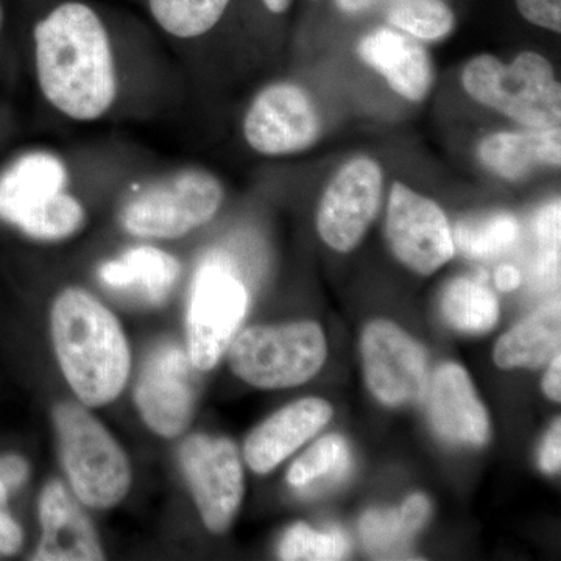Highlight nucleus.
<instances>
[{
	"label": "nucleus",
	"mask_w": 561,
	"mask_h": 561,
	"mask_svg": "<svg viewBox=\"0 0 561 561\" xmlns=\"http://www.w3.org/2000/svg\"><path fill=\"white\" fill-rule=\"evenodd\" d=\"M36 77L46 101L73 121L99 119L117 98V70L101 13L65 0L33 27Z\"/></svg>",
	"instance_id": "nucleus-1"
},
{
	"label": "nucleus",
	"mask_w": 561,
	"mask_h": 561,
	"mask_svg": "<svg viewBox=\"0 0 561 561\" xmlns=\"http://www.w3.org/2000/svg\"><path fill=\"white\" fill-rule=\"evenodd\" d=\"M66 381L91 408L116 400L130 375V346L116 317L79 287L62 290L50 317Z\"/></svg>",
	"instance_id": "nucleus-2"
},
{
	"label": "nucleus",
	"mask_w": 561,
	"mask_h": 561,
	"mask_svg": "<svg viewBox=\"0 0 561 561\" xmlns=\"http://www.w3.org/2000/svg\"><path fill=\"white\" fill-rule=\"evenodd\" d=\"M68 181V169L57 154H20L0 171V220L35 241H65L77 234L87 214L66 192Z\"/></svg>",
	"instance_id": "nucleus-3"
},
{
	"label": "nucleus",
	"mask_w": 561,
	"mask_h": 561,
	"mask_svg": "<svg viewBox=\"0 0 561 561\" xmlns=\"http://www.w3.org/2000/svg\"><path fill=\"white\" fill-rule=\"evenodd\" d=\"M461 81L476 102L524 127H560V81L551 62L537 51H522L508 65L479 55L465 66Z\"/></svg>",
	"instance_id": "nucleus-4"
},
{
	"label": "nucleus",
	"mask_w": 561,
	"mask_h": 561,
	"mask_svg": "<svg viewBox=\"0 0 561 561\" xmlns=\"http://www.w3.org/2000/svg\"><path fill=\"white\" fill-rule=\"evenodd\" d=\"M62 467L81 504L110 508L130 490V461L119 443L87 409L61 402L54 411Z\"/></svg>",
	"instance_id": "nucleus-5"
},
{
	"label": "nucleus",
	"mask_w": 561,
	"mask_h": 561,
	"mask_svg": "<svg viewBox=\"0 0 561 561\" xmlns=\"http://www.w3.org/2000/svg\"><path fill=\"white\" fill-rule=\"evenodd\" d=\"M327 339L313 321L253 327L230 343L232 371L257 389L301 386L323 367Z\"/></svg>",
	"instance_id": "nucleus-6"
},
{
	"label": "nucleus",
	"mask_w": 561,
	"mask_h": 561,
	"mask_svg": "<svg viewBox=\"0 0 561 561\" xmlns=\"http://www.w3.org/2000/svg\"><path fill=\"white\" fill-rule=\"evenodd\" d=\"M224 202L217 176L183 169L133 194L121 209V225L142 239H176L208 224Z\"/></svg>",
	"instance_id": "nucleus-7"
},
{
	"label": "nucleus",
	"mask_w": 561,
	"mask_h": 561,
	"mask_svg": "<svg viewBox=\"0 0 561 561\" xmlns=\"http://www.w3.org/2000/svg\"><path fill=\"white\" fill-rule=\"evenodd\" d=\"M249 308V291L225 253L208 254L195 272L187 306V354L197 370L216 367Z\"/></svg>",
	"instance_id": "nucleus-8"
},
{
	"label": "nucleus",
	"mask_w": 561,
	"mask_h": 561,
	"mask_svg": "<svg viewBox=\"0 0 561 561\" xmlns=\"http://www.w3.org/2000/svg\"><path fill=\"white\" fill-rule=\"evenodd\" d=\"M180 463L205 526L214 534L227 530L243 497L242 461L234 443L191 435L181 445Z\"/></svg>",
	"instance_id": "nucleus-9"
},
{
	"label": "nucleus",
	"mask_w": 561,
	"mask_h": 561,
	"mask_svg": "<svg viewBox=\"0 0 561 561\" xmlns=\"http://www.w3.org/2000/svg\"><path fill=\"white\" fill-rule=\"evenodd\" d=\"M365 381L376 400L397 408L424 397L430 386L426 351L389 320H373L360 339Z\"/></svg>",
	"instance_id": "nucleus-10"
},
{
	"label": "nucleus",
	"mask_w": 561,
	"mask_h": 561,
	"mask_svg": "<svg viewBox=\"0 0 561 561\" xmlns=\"http://www.w3.org/2000/svg\"><path fill=\"white\" fill-rule=\"evenodd\" d=\"M195 370L187 351L175 343H162L147 357L135 401L154 434L172 438L190 426L198 397Z\"/></svg>",
	"instance_id": "nucleus-11"
},
{
	"label": "nucleus",
	"mask_w": 561,
	"mask_h": 561,
	"mask_svg": "<svg viewBox=\"0 0 561 561\" xmlns=\"http://www.w3.org/2000/svg\"><path fill=\"white\" fill-rule=\"evenodd\" d=\"M386 232L398 261L423 276L437 272L456 253L453 230L440 206L400 181L391 186Z\"/></svg>",
	"instance_id": "nucleus-12"
},
{
	"label": "nucleus",
	"mask_w": 561,
	"mask_h": 561,
	"mask_svg": "<svg viewBox=\"0 0 561 561\" xmlns=\"http://www.w3.org/2000/svg\"><path fill=\"white\" fill-rule=\"evenodd\" d=\"M381 198L378 162L370 158L346 162L321 197L317 210L320 238L339 253L356 249L378 216Z\"/></svg>",
	"instance_id": "nucleus-13"
},
{
	"label": "nucleus",
	"mask_w": 561,
	"mask_h": 561,
	"mask_svg": "<svg viewBox=\"0 0 561 561\" xmlns=\"http://www.w3.org/2000/svg\"><path fill=\"white\" fill-rule=\"evenodd\" d=\"M321 119L308 92L294 83H273L256 95L243 121L251 149L267 157L298 153L320 138Z\"/></svg>",
	"instance_id": "nucleus-14"
},
{
	"label": "nucleus",
	"mask_w": 561,
	"mask_h": 561,
	"mask_svg": "<svg viewBox=\"0 0 561 561\" xmlns=\"http://www.w3.org/2000/svg\"><path fill=\"white\" fill-rule=\"evenodd\" d=\"M427 391V412L438 435L459 445L482 446L489 442V412L465 368L453 362L442 365Z\"/></svg>",
	"instance_id": "nucleus-15"
},
{
	"label": "nucleus",
	"mask_w": 561,
	"mask_h": 561,
	"mask_svg": "<svg viewBox=\"0 0 561 561\" xmlns=\"http://www.w3.org/2000/svg\"><path fill=\"white\" fill-rule=\"evenodd\" d=\"M39 522L43 527L38 561L103 560V549L87 513L61 482L47 483L39 497Z\"/></svg>",
	"instance_id": "nucleus-16"
},
{
	"label": "nucleus",
	"mask_w": 561,
	"mask_h": 561,
	"mask_svg": "<svg viewBox=\"0 0 561 561\" xmlns=\"http://www.w3.org/2000/svg\"><path fill=\"white\" fill-rule=\"evenodd\" d=\"M331 419L330 402L320 398L291 402L251 432L243 457L251 470L267 474L319 434Z\"/></svg>",
	"instance_id": "nucleus-17"
},
{
	"label": "nucleus",
	"mask_w": 561,
	"mask_h": 561,
	"mask_svg": "<svg viewBox=\"0 0 561 561\" xmlns=\"http://www.w3.org/2000/svg\"><path fill=\"white\" fill-rule=\"evenodd\" d=\"M359 57L389 81L391 90L412 102L430 94L434 73L426 49L408 33L379 27L360 39Z\"/></svg>",
	"instance_id": "nucleus-18"
},
{
	"label": "nucleus",
	"mask_w": 561,
	"mask_h": 561,
	"mask_svg": "<svg viewBox=\"0 0 561 561\" xmlns=\"http://www.w3.org/2000/svg\"><path fill=\"white\" fill-rule=\"evenodd\" d=\"M180 275L179 260L151 245L135 247L99 268L102 283L110 289L127 291L151 306L168 300Z\"/></svg>",
	"instance_id": "nucleus-19"
},
{
	"label": "nucleus",
	"mask_w": 561,
	"mask_h": 561,
	"mask_svg": "<svg viewBox=\"0 0 561 561\" xmlns=\"http://www.w3.org/2000/svg\"><path fill=\"white\" fill-rule=\"evenodd\" d=\"M479 160L491 172L508 181L526 179L546 165L560 168V127L494 133L479 146Z\"/></svg>",
	"instance_id": "nucleus-20"
},
{
	"label": "nucleus",
	"mask_w": 561,
	"mask_h": 561,
	"mask_svg": "<svg viewBox=\"0 0 561 561\" xmlns=\"http://www.w3.org/2000/svg\"><path fill=\"white\" fill-rule=\"evenodd\" d=\"M561 306L552 300L505 332L494 346V364L504 370L540 368L560 351Z\"/></svg>",
	"instance_id": "nucleus-21"
},
{
	"label": "nucleus",
	"mask_w": 561,
	"mask_h": 561,
	"mask_svg": "<svg viewBox=\"0 0 561 561\" xmlns=\"http://www.w3.org/2000/svg\"><path fill=\"white\" fill-rule=\"evenodd\" d=\"M353 459L348 443L341 435H327L294 461L287 482L305 496L334 489L348 478Z\"/></svg>",
	"instance_id": "nucleus-22"
},
{
	"label": "nucleus",
	"mask_w": 561,
	"mask_h": 561,
	"mask_svg": "<svg viewBox=\"0 0 561 561\" xmlns=\"http://www.w3.org/2000/svg\"><path fill=\"white\" fill-rule=\"evenodd\" d=\"M431 515V502L424 494H412L400 508L371 511L360 519L365 548L378 556L401 551L419 534Z\"/></svg>",
	"instance_id": "nucleus-23"
},
{
	"label": "nucleus",
	"mask_w": 561,
	"mask_h": 561,
	"mask_svg": "<svg viewBox=\"0 0 561 561\" xmlns=\"http://www.w3.org/2000/svg\"><path fill=\"white\" fill-rule=\"evenodd\" d=\"M442 312L454 330L465 334H485L500 317V305L493 291L470 278H457L445 287Z\"/></svg>",
	"instance_id": "nucleus-24"
},
{
	"label": "nucleus",
	"mask_w": 561,
	"mask_h": 561,
	"mask_svg": "<svg viewBox=\"0 0 561 561\" xmlns=\"http://www.w3.org/2000/svg\"><path fill=\"white\" fill-rule=\"evenodd\" d=\"M231 0H147L153 21L173 38H198L213 31Z\"/></svg>",
	"instance_id": "nucleus-25"
},
{
	"label": "nucleus",
	"mask_w": 561,
	"mask_h": 561,
	"mask_svg": "<svg viewBox=\"0 0 561 561\" xmlns=\"http://www.w3.org/2000/svg\"><path fill=\"white\" fill-rule=\"evenodd\" d=\"M519 236V224L508 213L486 214L457 224L454 245L471 260H486L511 249Z\"/></svg>",
	"instance_id": "nucleus-26"
},
{
	"label": "nucleus",
	"mask_w": 561,
	"mask_h": 561,
	"mask_svg": "<svg viewBox=\"0 0 561 561\" xmlns=\"http://www.w3.org/2000/svg\"><path fill=\"white\" fill-rule=\"evenodd\" d=\"M387 21L391 27L421 41H438L456 25L445 0H390Z\"/></svg>",
	"instance_id": "nucleus-27"
},
{
	"label": "nucleus",
	"mask_w": 561,
	"mask_h": 561,
	"mask_svg": "<svg viewBox=\"0 0 561 561\" xmlns=\"http://www.w3.org/2000/svg\"><path fill=\"white\" fill-rule=\"evenodd\" d=\"M350 541L342 530L319 531L295 524L280 538L278 556L286 561H335L348 557Z\"/></svg>",
	"instance_id": "nucleus-28"
},
{
	"label": "nucleus",
	"mask_w": 561,
	"mask_h": 561,
	"mask_svg": "<svg viewBox=\"0 0 561 561\" xmlns=\"http://www.w3.org/2000/svg\"><path fill=\"white\" fill-rule=\"evenodd\" d=\"M28 478V463L21 456L0 457V557L20 551L24 534L20 524L11 518L9 497L11 491L21 489Z\"/></svg>",
	"instance_id": "nucleus-29"
},
{
	"label": "nucleus",
	"mask_w": 561,
	"mask_h": 561,
	"mask_svg": "<svg viewBox=\"0 0 561 561\" xmlns=\"http://www.w3.org/2000/svg\"><path fill=\"white\" fill-rule=\"evenodd\" d=\"M560 202L545 206L537 216L535 230L542 249L540 268L542 276L552 273L560 257Z\"/></svg>",
	"instance_id": "nucleus-30"
},
{
	"label": "nucleus",
	"mask_w": 561,
	"mask_h": 561,
	"mask_svg": "<svg viewBox=\"0 0 561 561\" xmlns=\"http://www.w3.org/2000/svg\"><path fill=\"white\" fill-rule=\"evenodd\" d=\"M516 7L531 24L561 32V0H516Z\"/></svg>",
	"instance_id": "nucleus-31"
},
{
	"label": "nucleus",
	"mask_w": 561,
	"mask_h": 561,
	"mask_svg": "<svg viewBox=\"0 0 561 561\" xmlns=\"http://www.w3.org/2000/svg\"><path fill=\"white\" fill-rule=\"evenodd\" d=\"M561 467V421L552 424L540 451V468L548 474H556Z\"/></svg>",
	"instance_id": "nucleus-32"
},
{
	"label": "nucleus",
	"mask_w": 561,
	"mask_h": 561,
	"mask_svg": "<svg viewBox=\"0 0 561 561\" xmlns=\"http://www.w3.org/2000/svg\"><path fill=\"white\" fill-rule=\"evenodd\" d=\"M542 390H545L546 397L549 400L560 402L561 401V354H556L551 360H549V368L546 371L545 379H542Z\"/></svg>",
	"instance_id": "nucleus-33"
},
{
	"label": "nucleus",
	"mask_w": 561,
	"mask_h": 561,
	"mask_svg": "<svg viewBox=\"0 0 561 561\" xmlns=\"http://www.w3.org/2000/svg\"><path fill=\"white\" fill-rule=\"evenodd\" d=\"M494 284L502 291H513L522 284V273L513 265H501L494 273Z\"/></svg>",
	"instance_id": "nucleus-34"
},
{
	"label": "nucleus",
	"mask_w": 561,
	"mask_h": 561,
	"mask_svg": "<svg viewBox=\"0 0 561 561\" xmlns=\"http://www.w3.org/2000/svg\"><path fill=\"white\" fill-rule=\"evenodd\" d=\"M382 0H335L339 10L346 14H359L375 9Z\"/></svg>",
	"instance_id": "nucleus-35"
},
{
	"label": "nucleus",
	"mask_w": 561,
	"mask_h": 561,
	"mask_svg": "<svg viewBox=\"0 0 561 561\" xmlns=\"http://www.w3.org/2000/svg\"><path fill=\"white\" fill-rule=\"evenodd\" d=\"M265 9L273 14H283L290 9L291 0H261Z\"/></svg>",
	"instance_id": "nucleus-36"
},
{
	"label": "nucleus",
	"mask_w": 561,
	"mask_h": 561,
	"mask_svg": "<svg viewBox=\"0 0 561 561\" xmlns=\"http://www.w3.org/2000/svg\"><path fill=\"white\" fill-rule=\"evenodd\" d=\"M3 25H5V9H3V2L0 0V33L3 31Z\"/></svg>",
	"instance_id": "nucleus-37"
}]
</instances>
